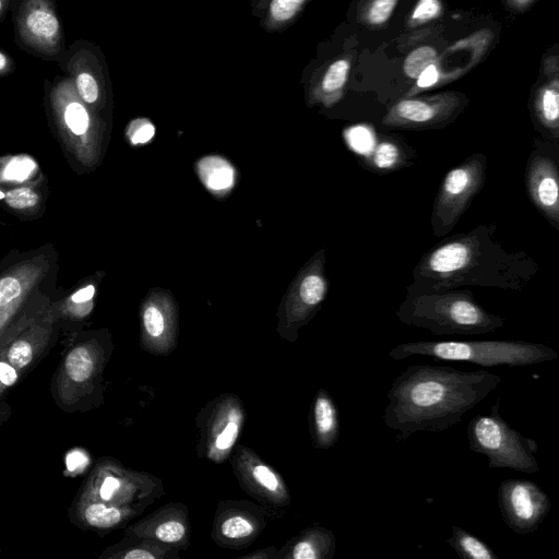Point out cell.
I'll use <instances>...</instances> for the list:
<instances>
[{
	"label": "cell",
	"mask_w": 559,
	"mask_h": 559,
	"mask_svg": "<svg viewBox=\"0 0 559 559\" xmlns=\"http://www.w3.org/2000/svg\"><path fill=\"white\" fill-rule=\"evenodd\" d=\"M246 420L241 399L235 393H223L207 402L198 413L199 430L197 454L221 464L231 454Z\"/></svg>",
	"instance_id": "obj_7"
},
{
	"label": "cell",
	"mask_w": 559,
	"mask_h": 559,
	"mask_svg": "<svg viewBox=\"0 0 559 559\" xmlns=\"http://www.w3.org/2000/svg\"><path fill=\"white\" fill-rule=\"evenodd\" d=\"M17 372L11 364L0 361V381L3 385L10 386L17 381Z\"/></svg>",
	"instance_id": "obj_40"
},
{
	"label": "cell",
	"mask_w": 559,
	"mask_h": 559,
	"mask_svg": "<svg viewBox=\"0 0 559 559\" xmlns=\"http://www.w3.org/2000/svg\"><path fill=\"white\" fill-rule=\"evenodd\" d=\"M326 292L328 283L322 272V261L319 259L300 281L297 292V307L288 313V326L282 333L283 337L289 342L297 338L298 329L310 319L321 305Z\"/></svg>",
	"instance_id": "obj_15"
},
{
	"label": "cell",
	"mask_w": 559,
	"mask_h": 559,
	"mask_svg": "<svg viewBox=\"0 0 559 559\" xmlns=\"http://www.w3.org/2000/svg\"><path fill=\"white\" fill-rule=\"evenodd\" d=\"M444 104L420 99H403L388 114L384 127L396 129H421L437 126L439 120L447 118L449 112Z\"/></svg>",
	"instance_id": "obj_18"
},
{
	"label": "cell",
	"mask_w": 559,
	"mask_h": 559,
	"mask_svg": "<svg viewBox=\"0 0 559 559\" xmlns=\"http://www.w3.org/2000/svg\"><path fill=\"white\" fill-rule=\"evenodd\" d=\"M95 288L93 285H88L72 295V301L75 304L85 302L92 299L94 296Z\"/></svg>",
	"instance_id": "obj_42"
},
{
	"label": "cell",
	"mask_w": 559,
	"mask_h": 559,
	"mask_svg": "<svg viewBox=\"0 0 559 559\" xmlns=\"http://www.w3.org/2000/svg\"><path fill=\"white\" fill-rule=\"evenodd\" d=\"M436 60V51L429 46L413 50L404 62V72L407 76L417 79L418 75Z\"/></svg>",
	"instance_id": "obj_27"
},
{
	"label": "cell",
	"mask_w": 559,
	"mask_h": 559,
	"mask_svg": "<svg viewBox=\"0 0 559 559\" xmlns=\"http://www.w3.org/2000/svg\"><path fill=\"white\" fill-rule=\"evenodd\" d=\"M35 168L34 162L28 158L13 159L4 169L3 176L8 180L23 181Z\"/></svg>",
	"instance_id": "obj_33"
},
{
	"label": "cell",
	"mask_w": 559,
	"mask_h": 559,
	"mask_svg": "<svg viewBox=\"0 0 559 559\" xmlns=\"http://www.w3.org/2000/svg\"><path fill=\"white\" fill-rule=\"evenodd\" d=\"M436 360L465 361L481 367H527L556 360L551 347L527 341H414L394 346L389 352L393 360L412 356Z\"/></svg>",
	"instance_id": "obj_4"
},
{
	"label": "cell",
	"mask_w": 559,
	"mask_h": 559,
	"mask_svg": "<svg viewBox=\"0 0 559 559\" xmlns=\"http://www.w3.org/2000/svg\"><path fill=\"white\" fill-rule=\"evenodd\" d=\"M165 489L156 476L120 465H108L99 471L94 483V500L117 506L150 507Z\"/></svg>",
	"instance_id": "obj_11"
},
{
	"label": "cell",
	"mask_w": 559,
	"mask_h": 559,
	"mask_svg": "<svg viewBox=\"0 0 559 559\" xmlns=\"http://www.w3.org/2000/svg\"><path fill=\"white\" fill-rule=\"evenodd\" d=\"M500 382V376L486 370L411 365L392 382L382 419L396 431L397 440L421 431H443L461 423Z\"/></svg>",
	"instance_id": "obj_1"
},
{
	"label": "cell",
	"mask_w": 559,
	"mask_h": 559,
	"mask_svg": "<svg viewBox=\"0 0 559 559\" xmlns=\"http://www.w3.org/2000/svg\"><path fill=\"white\" fill-rule=\"evenodd\" d=\"M76 87L84 102L95 103L99 96V86L96 79L88 72H81L76 76Z\"/></svg>",
	"instance_id": "obj_32"
},
{
	"label": "cell",
	"mask_w": 559,
	"mask_h": 559,
	"mask_svg": "<svg viewBox=\"0 0 559 559\" xmlns=\"http://www.w3.org/2000/svg\"><path fill=\"white\" fill-rule=\"evenodd\" d=\"M396 0H374L368 12V20L372 24H381L392 13Z\"/></svg>",
	"instance_id": "obj_35"
},
{
	"label": "cell",
	"mask_w": 559,
	"mask_h": 559,
	"mask_svg": "<svg viewBox=\"0 0 559 559\" xmlns=\"http://www.w3.org/2000/svg\"><path fill=\"white\" fill-rule=\"evenodd\" d=\"M8 359L13 367H26L33 359L31 345L24 341L15 342L8 352Z\"/></svg>",
	"instance_id": "obj_34"
},
{
	"label": "cell",
	"mask_w": 559,
	"mask_h": 559,
	"mask_svg": "<svg viewBox=\"0 0 559 559\" xmlns=\"http://www.w3.org/2000/svg\"><path fill=\"white\" fill-rule=\"evenodd\" d=\"M132 144H145L155 134L154 126L147 119H136L131 122L128 131Z\"/></svg>",
	"instance_id": "obj_31"
},
{
	"label": "cell",
	"mask_w": 559,
	"mask_h": 559,
	"mask_svg": "<svg viewBox=\"0 0 559 559\" xmlns=\"http://www.w3.org/2000/svg\"><path fill=\"white\" fill-rule=\"evenodd\" d=\"M7 203L14 209H26L38 202L37 194L29 188H16L4 194Z\"/></svg>",
	"instance_id": "obj_30"
},
{
	"label": "cell",
	"mask_w": 559,
	"mask_h": 559,
	"mask_svg": "<svg viewBox=\"0 0 559 559\" xmlns=\"http://www.w3.org/2000/svg\"><path fill=\"white\" fill-rule=\"evenodd\" d=\"M448 544L464 559H497V554L473 533L453 525Z\"/></svg>",
	"instance_id": "obj_22"
},
{
	"label": "cell",
	"mask_w": 559,
	"mask_h": 559,
	"mask_svg": "<svg viewBox=\"0 0 559 559\" xmlns=\"http://www.w3.org/2000/svg\"><path fill=\"white\" fill-rule=\"evenodd\" d=\"M540 123L558 141L559 136V95L556 88H546L539 100Z\"/></svg>",
	"instance_id": "obj_25"
},
{
	"label": "cell",
	"mask_w": 559,
	"mask_h": 559,
	"mask_svg": "<svg viewBox=\"0 0 559 559\" xmlns=\"http://www.w3.org/2000/svg\"><path fill=\"white\" fill-rule=\"evenodd\" d=\"M87 463V456L80 451H73L67 456V466L71 472L83 469Z\"/></svg>",
	"instance_id": "obj_39"
},
{
	"label": "cell",
	"mask_w": 559,
	"mask_h": 559,
	"mask_svg": "<svg viewBox=\"0 0 559 559\" xmlns=\"http://www.w3.org/2000/svg\"><path fill=\"white\" fill-rule=\"evenodd\" d=\"M179 549L151 538L127 536L107 551L108 558L119 559H179Z\"/></svg>",
	"instance_id": "obj_20"
},
{
	"label": "cell",
	"mask_w": 559,
	"mask_h": 559,
	"mask_svg": "<svg viewBox=\"0 0 559 559\" xmlns=\"http://www.w3.org/2000/svg\"><path fill=\"white\" fill-rule=\"evenodd\" d=\"M199 175L205 187L217 194L228 191L235 181L233 166L219 156H206L198 164Z\"/></svg>",
	"instance_id": "obj_21"
},
{
	"label": "cell",
	"mask_w": 559,
	"mask_h": 559,
	"mask_svg": "<svg viewBox=\"0 0 559 559\" xmlns=\"http://www.w3.org/2000/svg\"><path fill=\"white\" fill-rule=\"evenodd\" d=\"M4 198V193L0 191V199Z\"/></svg>",
	"instance_id": "obj_44"
},
{
	"label": "cell",
	"mask_w": 559,
	"mask_h": 559,
	"mask_svg": "<svg viewBox=\"0 0 559 559\" xmlns=\"http://www.w3.org/2000/svg\"><path fill=\"white\" fill-rule=\"evenodd\" d=\"M21 294V285L13 277L0 280V306L9 304Z\"/></svg>",
	"instance_id": "obj_37"
},
{
	"label": "cell",
	"mask_w": 559,
	"mask_h": 559,
	"mask_svg": "<svg viewBox=\"0 0 559 559\" xmlns=\"http://www.w3.org/2000/svg\"><path fill=\"white\" fill-rule=\"evenodd\" d=\"M441 5L439 0H419L414 12L413 20L427 21L440 13Z\"/></svg>",
	"instance_id": "obj_36"
},
{
	"label": "cell",
	"mask_w": 559,
	"mask_h": 559,
	"mask_svg": "<svg viewBox=\"0 0 559 559\" xmlns=\"http://www.w3.org/2000/svg\"><path fill=\"white\" fill-rule=\"evenodd\" d=\"M487 169L484 153H474L451 168L437 192L430 223L436 237L449 234L481 190Z\"/></svg>",
	"instance_id": "obj_6"
},
{
	"label": "cell",
	"mask_w": 559,
	"mask_h": 559,
	"mask_svg": "<svg viewBox=\"0 0 559 559\" xmlns=\"http://www.w3.org/2000/svg\"><path fill=\"white\" fill-rule=\"evenodd\" d=\"M145 506H117L99 500L90 501L83 511L86 523L99 530H111L141 515Z\"/></svg>",
	"instance_id": "obj_19"
},
{
	"label": "cell",
	"mask_w": 559,
	"mask_h": 559,
	"mask_svg": "<svg viewBox=\"0 0 559 559\" xmlns=\"http://www.w3.org/2000/svg\"><path fill=\"white\" fill-rule=\"evenodd\" d=\"M95 358L90 349L80 346L68 355L64 367L68 376L75 382L87 381L95 370Z\"/></svg>",
	"instance_id": "obj_24"
},
{
	"label": "cell",
	"mask_w": 559,
	"mask_h": 559,
	"mask_svg": "<svg viewBox=\"0 0 559 559\" xmlns=\"http://www.w3.org/2000/svg\"><path fill=\"white\" fill-rule=\"evenodd\" d=\"M1 9H2V0H0V11H1Z\"/></svg>",
	"instance_id": "obj_45"
},
{
	"label": "cell",
	"mask_w": 559,
	"mask_h": 559,
	"mask_svg": "<svg viewBox=\"0 0 559 559\" xmlns=\"http://www.w3.org/2000/svg\"><path fill=\"white\" fill-rule=\"evenodd\" d=\"M500 400L489 415L474 416L466 429L468 447L488 459L490 468H511L527 474L538 472L537 442L511 427L500 415Z\"/></svg>",
	"instance_id": "obj_5"
},
{
	"label": "cell",
	"mask_w": 559,
	"mask_h": 559,
	"mask_svg": "<svg viewBox=\"0 0 559 559\" xmlns=\"http://www.w3.org/2000/svg\"><path fill=\"white\" fill-rule=\"evenodd\" d=\"M272 516L270 510L248 500H219L211 537L221 548L243 549L262 534Z\"/></svg>",
	"instance_id": "obj_9"
},
{
	"label": "cell",
	"mask_w": 559,
	"mask_h": 559,
	"mask_svg": "<svg viewBox=\"0 0 559 559\" xmlns=\"http://www.w3.org/2000/svg\"><path fill=\"white\" fill-rule=\"evenodd\" d=\"M276 550L277 548L275 546H267L265 548L239 556L237 559H275Z\"/></svg>",
	"instance_id": "obj_41"
},
{
	"label": "cell",
	"mask_w": 559,
	"mask_h": 559,
	"mask_svg": "<svg viewBox=\"0 0 559 559\" xmlns=\"http://www.w3.org/2000/svg\"><path fill=\"white\" fill-rule=\"evenodd\" d=\"M141 346L153 355L167 356L177 346L176 317L169 304L148 300L141 312Z\"/></svg>",
	"instance_id": "obj_14"
},
{
	"label": "cell",
	"mask_w": 559,
	"mask_h": 559,
	"mask_svg": "<svg viewBox=\"0 0 559 559\" xmlns=\"http://www.w3.org/2000/svg\"><path fill=\"white\" fill-rule=\"evenodd\" d=\"M439 79V73L435 64L428 66L417 78V85L419 87H429L433 85Z\"/></svg>",
	"instance_id": "obj_38"
},
{
	"label": "cell",
	"mask_w": 559,
	"mask_h": 559,
	"mask_svg": "<svg viewBox=\"0 0 559 559\" xmlns=\"http://www.w3.org/2000/svg\"><path fill=\"white\" fill-rule=\"evenodd\" d=\"M124 534L151 538L183 550L188 548L191 539L188 507L181 502L166 503L129 525Z\"/></svg>",
	"instance_id": "obj_12"
},
{
	"label": "cell",
	"mask_w": 559,
	"mask_h": 559,
	"mask_svg": "<svg viewBox=\"0 0 559 559\" xmlns=\"http://www.w3.org/2000/svg\"><path fill=\"white\" fill-rule=\"evenodd\" d=\"M309 429L316 449L332 448L340 438L341 426L335 402L325 389H319L309 412Z\"/></svg>",
	"instance_id": "obj_17"
},
{
	"label": "cell",
	"mask_w": 559,
	"mask_h": 559,
	"mask_svg": "<svg viewBox=\"0 0 559 559\" xmlns=\"http://www.w3.org/2000/svg\"><path fill=\"white\" fill-rule=\"evenodd\" d=\"M348 69V62L343 59L336 60L328 68L320 83L323 98L330 99L343 87L347 79Z\"/></svg>",
	"instance_id": "obj_26"
},
{
	"label": "cell",
	"mask_w": 559,
	"mask_h": 559,
	"mask_svg": "<svg viewBox=\"0 0 559 559\" xmlns=\"http://www.w3.org/2000/svg\"><path fill=\"white\" fill-rule=\"evenodd\" d=\"M25 25L31 34L43 40H50L56 37L60 27L56 15L41 8L28 12Z\"/></svg>",
	"instance_id": "obj_23"
},
{
	"label": "cell",
	"mask_w": 559,
	"mask_h": 559,
	"mask_svg": "<svg viewBox=\"0 0 559 559\" xmlns=\"http://www.w3.org/2000/svg\"><path fill=\"white\" fill-rule=\"evenodd\" d=\"M7 57L2 52H0V70L4 69L7 67Z\"/></svg>",
	"instance_id": "obj_43"
},
{
	"label": "cell",
	"mask_w": 559,
	"mask_h": 559,
	"mask_svg": "<svg viewBox=\"0 0 559 559\" xmlns=\"http://www.w3.org/2000/svg\"><path fill=\"white\" fill-rule=\"evenodd\" d=\"M400 322L435 335H479L504 325V319L476 302L471 290L407 294L396 309Z\"/></svg>",
	"instance_id": "obj_3"
},
{
	"label": "cell",
	"mask_w": 559,
	"mask_h": 559,
	"mask_svg": "<svg viewBox=\"0 0 559 559\" xmlns=\"http://www.w3.org/2000/svg\"><path fill=\"white\" fill-rule=\"evenodd\" d=\"M498 506L506 525L525 535L538 530L551 509V501L532 480L506 479L498 488Z\"/></svg>",
	"instance_id": "obj_10"
},
{
	"label": "cell",
	"mask_w": 559,
	"mask_h": 559,
	"mask_svg": "<svg viewBox=\"0 0 559 559\" xmlns=\"http://www.w3.org/2000/svg\"><path fill=\"white\" fill-rule=\"evenodd\" d=\"M525 183L532 203L558 230L559 173L557 162L545 152H532L526 166Z\"/></svg>",
	"instance_id": "obj_13"
},
{
	"label": "cell",
	"mask_w": 559,
	"mask_h": 559,
	"mask_svg": "<svg viewBox=\"0 0 559 559\" xmlns=\"http://www.w3.org/2000/svg\"><path fill=\"white\" fill-rule=\"evenodd\" d=\"M495 234V224H481L437 243L415 265L406 293L462 286L522 290L538 272V264L524 251L507 250Z\"/></svg>",
	"instance_id": "obj_2"
},
{
	"label": "cell",
	"mask_w": 559,
	"mask_h": 559,
	"mask_svg": "<svg viewBox=\"0 0 559 559\" xmlns=\"http://www.w3.org/2000/svg\"><path fill=\"white\" fill-rule=\"evenodd\" d=\"M64 119L71 131L78 135L85 133L88 128L87 111L79 103H72L67 107Z\"/></svg>",
	"instance_id": "obj_29"
},
{
	"label": "cell",
	"mask_w": 559,
	"mask_h": 559,
	"mask_svg": "<svg viewBox=\"0 0 559 559\" xmlns=\"http://www.w3.org/2000/svg\"><path fill=\"white\" fill-rule=\"evenodd\" d=\"M402 160L400 148L392 142L380 143L372 153L369 163L377 169L394 168Z\"/></svg>",
	"instance_id": "obj_28"
},
{
	"label": "cell",
	"mask_w": 559,
	"mask_h": 559,
	"mask_svg": "<svg viewBox=\"0 0 559 559\" xmlns=\"http://www.w3.org/2000/svg\"><path fill=\"white\" fill-rule=\"evenodd\" d=\"M231 468L243 491L275 516L289 507L292 497L285 479L251 448L236 444Z\"/></svg>",
	"instance_id": "obj_8"
},
{
	"label": "cell",
	"mask_w": 559,
	"mask_h": 559,
	"mask_svg": "<svg viewBox=\"0 0 559 559\" xmlns=\"http://www.w3.org/2000/svg\"><path fill=\"white\" fill-rule=\"evenodd\" d=\"M335 549L334 533L324 526L312 524L277 548L275 559H332Z\"/></svg>",
	"instance_id": "obj_16"
}]
</instances>
